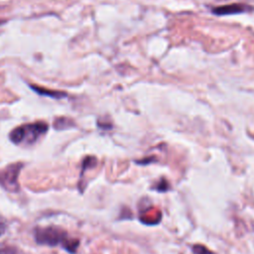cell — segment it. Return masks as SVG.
<instances>
[{
    "instance_id": "9c48e42d",
    "label": "cell",
    "mask_w": 254,
    "mask_h": 254,
    "mask_svg": "<svg viewBox=\"0 0 254 254\" xmlns=\"http://www.w3.org/2000/svg\"><path fill=\"white\" fill-rule=\"evenodd\" d=\"M0 254H19L18 249L12 246L0 248Z\"/></svg>"
},
{
    "instance_id": "30bf717a",
    "label": "cell",
    "mask_w": 254,
    "mask_h": 254,
    "mask_svg": "<svg viewBox=\"0 0 254 254\" xmlns=\"http://www.w3.org/2000/svg\"><path fill=\"white\" fill-rule=\"evenodd\" d=\"M154 189H156L158 191H166L168 189V183L162 179L161 182L154 187Z\"/></svg>"
},
{
    "instance_id": "7a4b0ae2",
    "label": "cell",
    "mask_w": 254,
    "mask_h": 254,
    "mask_svg": "<svg viewBox=\"0 0 254 254\" xmlns=\"http://www.w3.org/2000/svg\"><path fill=\"white\" fill-rule=\"evenodd\" d=\"M48 128V124L43 121L23 124L13 129L9 138L16 145H32L47 133Z\"/></svg>"
},
{
    "instance_id": "277c9868",
    "label": "cell",
    "mask_w": 254,
    "mask_h": 254,
    "mask_svg": "<svg viewBox=\"0 0 254 254\" xmlns=\"http://www.w3.org/2000/svg\"><path fill=\"white\" fill-rule=\"evenodd\" d=\"M253 10V7L243 3H233L222 6H217L211 9V12L217 16H226V15H235L242 14L245 12H250Z\"/></svg>"
},
{
    "instance_id": "6da1fadb",
    "label": "cell",
    "mask_w": 254,
    "mask_h": 254,
    "mask_svg": "<svg viewBox=\"0 0 254 254\" xmlns=\"http://www.w3.org/2000/svg\"><path fill=\"white\" fill-rule=\"evenodd\" d=\"M34 239L40 245H61L69 254H75L79 240L70 238L66 231L58 226H37L34 228Z\"/></svg>"
},
{
    "instance_id": "5b68a950",
    "label": "cell",
    "mask_w": 254,
    "mask_h": 254,
    "mask_svg": "<svg viewBox=\"0 0 254 254\" xmlns=\"http://www.w3.org/2000/svg\"><path fill=\"white\" fill-rule=\"evenodd\" d=\"M31 88L34 89L37 93H39L41 95H45V96H50V97H54V98H62V97L66 96V94L64 92H61V91H57V90H50V89L35 86V85H31Z\"/></svg>"
},
{
    "instance_id": "52a82bcc",
    "label": "cell",
    "mask_w": 254,
    "mask_h": 254,
    "mask_svg": "<svg viewBox=\"0 0 254 254\" xmlns=\"http://www.w3.org/2000/svg\"><path fill=\"white\" fill-rule=\"evenodd\" d=\"M96 163H97L96 158H94V157H86V158L83 160V162H82V166H81L82 168H81L80 178L83 176L84 172H85L87 169L94 167V166L96 165Z\"/></svg>"
},
{
    "instance_id": "3957f363",
    "label": "cell",
    "mask_w": 254,
    "mask_h": 254,
    "mask_svg": "<svg viewBox=\"0 0 254 254\" xmlns=\"http://www.w3.org/2000/svg\"><path fill=\"white\" fill-rule=\"evenodd\" d=\"M23 163H14L0 170V186L7 191L17 192L20 190L18 178L23 168Z\"/></svg>"
},
{
    "instance_id": "8fae6325",
    "label": "cell",
    "mask_w": 254,
    "mask_h": 254,
    "mask_svg": "<svg viewBox=\"0 0 254 254\" xmlns=\"http://www.w3.org/2000/svg\"><path fill=\"white\" fill-rule=\"evenodd\" d=\"M5 232V226L3 223H0V236Z\"/></svg>"
},
{
    "instance_id": "ba28073f",
    "label": "cell",
    "mask_w": 254,
    "mask_h": 254,
    "mask_svg": "<svg viewBox=\"0 0 254 254\" xmlns=\"http://www.w3.org/2000/svg\"><path fill=\"white\" fill-rule=\"evenodd\" d=\"M193 254H213L211 251H209L206 247L203 245H193L191 248Z\"/></svg>"
},
{
    "instance_id": "8992f818",
    "label": "cell",
    "mask_w": 254,
    "mask_h": 254,
    "mask_svg": "<svg viewBox=\"0 0 254 254\" xmlns=\"http://www.w3.org/2000/svg\"><path fill=\"white\" fill-rule=\"evenodd\" d=\"M73 125V122L68 119V118H65V117H61V118H58L55 122V128L56 129H65V128H68V127H71Z\"/></svg>"
}]
</instances>
